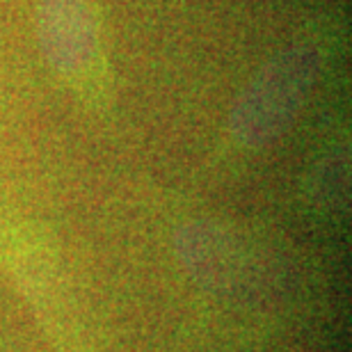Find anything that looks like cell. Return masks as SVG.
<instances>
[{
  "label": "cell",
  "mask_w": 352,
  "mask_h": 352,
  "mask_svg": "<svg viewBox=\"0 0 352 352\" xmlns=\"http://www.w3.org/2000/svg\"><path fill=\"white\" fill-rule=\"evenodd\" d=\"M39 34L55 72L76 82L91 78L101 60L98 21L91 0H44Z\"/></svg>",
  "instance_id": "obj_1"
},
{
  "label": "cell",
  "mask_w": 352,
  "mask_h": 352,
  "mask_svg": "<svg viewBox=\"0 0 352 352\" xmlns=\"http://www.w3.org/2000/svg\"><path fill=\"white\" fill-rule=\"evenodd\" d=\"M314 72V55L307 51H295L274 60L267 72L258 76L238 112L241 129L254 133L284 117L298 103L302 91H307Z\"/></svg>",
  "instance_id": "obj_2"
}]
</instances>
